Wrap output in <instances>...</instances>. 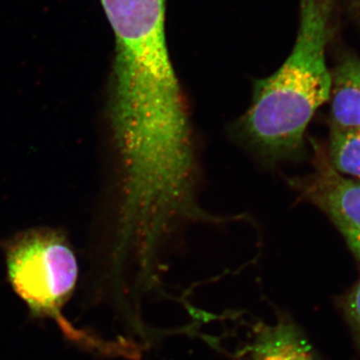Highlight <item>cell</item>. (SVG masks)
<instances>
[{
    "instance_id": "6da1fadb",
    "label": "cell",
    "mask_w": 360,
    "mask_h": 360,
    "mask_svg": "<svg viewBox=\"0 0 360 360\" xmlns=\"http://www.w3.org/2000/svg\"><path fill=\"white\" fill-rule=\"evenodd\" d=\"M333 0H300V27L283 65L253 85L250 108L234 134L269 165L293 160L315 112L330 99L326 49L333 37Z\"/></svg>"
},
{
    "instance_id": "7a4b0ae2",
    "label": "cell",
    "mask_w": 360,
    "mask_h": 360,
    "mask_svg": "<svg viewBox=\"0 0 360 360\" xmlns=\"http://www.w3.org/2000/svg\"><path fill=\"white\" fill-rule=\"evenodd\" d=\"M2 248L8 283L33 319L53 321L66 340L82 349L115 352V345L75 328L63 314L79 274L77 255L65 232L33 227L16 233Z\"/></svg>"
},
{
    "instance_id": "3957f363",
    "label": "cell",
    "mask_w": 360,
    "mask_h": 360,
    "mask_svg": "<svg viewBox=\"0 0 360 360\" xmlns=\"http://www.w3.org/2000/svg\"><path fill=\"white\" fill-rule=\"evenodd\" d=\"M290 186L326 213L360 262V181L321 165L307 179H290Z\"/></svg>"
},
{
    "instance_id": "277c9868",
    "label": "cell",
    "mask_w": 360,
    "mask_h": 360,
    "mask_svg": "<svg viewBox=\"0 0 360 360\" xmlns=\"http://www.w3.org/2000/svg\"><path fill=\"white\" fill-rule=\"evenodd\" d=\"M250 354L251 360H315L300 329L283 314H278L274 323L257 329Z\"/></svg>"
},
{
    "instance_id": "5b68a950",
    "label": "cell",
    "mask_w": 360,
    "mask_h": 360,
    "mask_svg": "<svg viewBox=\"0 0 360 360\" xmlns=\"http://www.w3.org/2000/svg\"><path fill=\"white\" fill-rule=\"evenodd\" d=\"M331 75V129H360V59H343Z\"/></svg>"
},
{
    "instance_id": "8992f818",
    "label": "cell",
    "mask_w": 360,
    "mask_h": 360,
    "mask_svg": "<svg viewBox=\"0 0 360 360\" xmlns=\"http://www.w3.org/2000/svg\"><path fill=\"white\" fill-rule=\"evenodd\" d=\"M328 156L336 172L360 179V129H331Z\"/></svg>"
},
{
    "instance_id": "52a82bcc",
    "label": "cell",
    "mask_w": 360,
    "mask_h": 360,
    "mask_svg": "<svg viewBox=\"0 0 360 360\" xmlns=\"http://www.w3.org/2000/svg\"><path fill=\"white\" fill-rule=\"evenodd\" d=\"M342 307L360 352V279L345 296Z\"/></svg>"
},
{
    "instance_id": "ba28073f",
    "label": "cell",
    "mask_w": 360,
    "mask_h": 360,
    "mask_svg": "<svg viewBox=\"0 0 360 360\" xmlns=\"http://www.w3.org/2000/svg\"><path fill=\"white\" fill-rule=\"evenodd\" d=\"M359 9H360V0H359Z\"/></svg>"
}]
</instances>
